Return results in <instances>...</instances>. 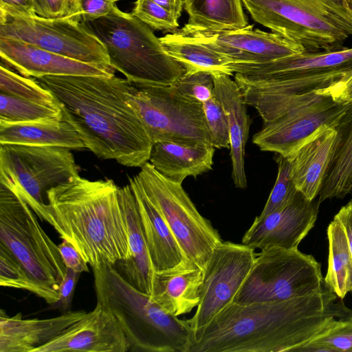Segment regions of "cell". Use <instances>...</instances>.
<instances>
[{
  "instance_id": "6da1fadb",
  "label": "cell",
  "mask_w": 352,
  "mask_h": 352,
  "mask_svg": "<svg viewBox=\"0 0 352 352\" xmlns=\"http://www.w3.org/2000/svg\"><path fill=\"white\" fill-rule=\"evenodd\" d=\"M325 285L302 297L231 303L192 333L188 352H297L336 320L352 314Z\"/></svg>"
},
{
  "instance_id": "7a4b0ae2",
  "label": "cell",
  "mask_w": 352,
  "mask_h": 352,
  "mask_svg": "<svg viewBox=\"0 0 352 352\" xmlns=\"http://www.w3.org/2000/svg\"><path fill=\"white\" fill-rule=\"evenodd\" d=\"M37 80L52 93L63 120L98 157L128 167L141 168L149 161L153 143L127 101L126 78L47 76Z\"/></svg>"
},
{
  "instance_id": "3957f363",
  "label": "cell",
  "mask_w": 352,
  "mask_h": 352,
  "mask_svg": "<svg viewBox=\"0 0 352 352\" xmlns=\"http://www.w3.org/2000/svg\"><path fill=\"white\" fill-rule=\"evenodd\" d=\"M111 179L80 175L49 189L42 221L69 241L92 269L130 257L126 225Z\"/></svg>"
},
{
  "instance_id": "277c9868",
  "label": "cell",
  "mask_w": 352,
  "mask_h": 352,
  "mask_svg": "<svg viewBox=\"0 0 352 352\" xmlns=\"http://www.w3.org/2000/svg\"><path fill=\"white\" fill-rule=\"evenodd\" d=\"M97 301L121 326L133 352H188L192 330L188 320L163 310L131 285L113 265L93 269Z\"/></svg>"
},
{
  "instance_id": "5b68a950",
  "label": "cell",
  "mask_w": 352,
  "mask_h": 352,
  "mask_svg": "<svg viewBox=\"0 0 352 352\" xmlns=\"http://www.w3.org/2000/svg\"><path fill=\"white\" fill-rule=\"evenodd\" d=\"M81 23L101 41L110 65L129 82L170 85L186 73L153 29L116 4L107 15Z\"/></svg>"
},
{
  "instance_id": "8992f818",
  "label": "cell",
  "mask_w": 352,
  "mask_h": 352,
  "mask_svg": "<svg viewBox=\"0 0 352 352\" xmlns=\"http://www.w3.org/2000/svg\"><path fill=\"white\" fill-rule=\"evenodd\" d=\"M241 1L254 21L307 52L342 50L352 37V8L346 0Z\"/></svg>"
},
{
  "instance_id": "52a82bcc",
  "label": "cell",
  "mask_w": 352,
  "mask_h": 352,
  "mask_svg": "<svg viewBox=\"0 0 352 352\" xmlns=\"http://www.w3.org/2000/svg\"><path fill=\"white\" fill-rule=\"evenodd\" d=\"M0 244L13 254L38 283L58 292L67 267L58 245L40 226L27 202L2 184Z\"/></svg>"
},
{
  "instance_id": "ba28073f",
  "label": "cell",
  "mask_w": 352,
  "mask_h": 352,
  "mask_svg": "<svg viewBox=\"0 0 352 352\" xmlns=\"http://www.w3.org/2000/svg\"><path fill=\"white\" fill-rule=\"evenodd\" d=\"M325 285L321 265L313 256L298 249L271 248L256 254L232 302H280L311 294Z\"/></svg>"
},
{
  "instance_id": "9c48e42d",
  "label": "cell",
  "mask_w": 352,
  "mask_h": 352,
  "mask_svg": "<svg viewBox=\"0 0 352 352\" xmlns=\"http://www.w3.org/2000/svg\"><path fill=\"white\" fill-rule=\"evenodd\" d=\"M79 175L71 149L58 146L0 145V184L22 197L42 220L43 194Z\"/></svg>"
},
{
  "instance_id": "30bf717a",
  "label": "cell",
  "mask_w": 352,
  "mask_h": 352,
  "mask_svg": "<svg viewBox=\"0 0 352 352\" xmlns=\"http://www.w3.org/2000/svg\"><path fill=\"white\" fill-rule=\"evenodd\" d=\"M136 177L186 258L204 270L213 249L222 242L218 231L199 212L182 184L164 177L148 162Z\"/></svg>"
},
{
  "instance_id": "8fae6325",
  "label": "cell",
  "mask_w": 352,
  "mask_h": 352,
  "mask_svg": "<svg viewBox=\"0 0 352 352\" xmlns=\"http://www.w3.org/2000/svg\"><path fill=\"white\" fill-rule=\"evenodd\" d=\"M130 83L127 101L142 122L153 143L202 142L212 144L202 103L174 86Z\"/></svg>"
},
{
  "instance_id": "7c38bea8",
  "label": "cell",
  "mask_w": 352,
  "mask_h": 352,
  "mask_svg": "<svg viewBox=\"0 0 352 352\" xmlns=\"http://www.w3.org/2000/svg\"><path fill=\"white\" fill-rule=\"evenodd\" d=\"M350 103L336 101L317 89L307 92L282 115L263 123L252 142L263 151L289 159L318 131L334 127Z\"/></svg>"
},
{
  "instance_id": "4fadbf2b",
  "label": "cell",
  "mask_w": 352,
  "mask_h": 352,
  "mask_svg": "<svg viewBox=\"0 0 352 352\" xmlns=\"http://www.w3.org/2000/svg\"><path fill=\"white\" fill-rule=\"evenodd\" d=\"M0 36L81 62L111 66L104 45L81 22L72 18L48 19L36 14L9 18L0 23Z\"/></svg>"
},
{
  "instance_id": "5bb4252c",
  "label": "cell",
  "mask_w": 352,
  "mask_h": 352,
  "mask_svg": "<svg viewBox=\"0 0 352 352\" xmlns=\"http://www.w3.org/2000/svg\"><path fill=\"white\" fill-rule=\"evenodd\" d=\"M254 249L244 244L221 242L204 270L200 301L188 319L192 333L206 327L233 299L252 267Z\"/></svg>"
},
{
  "instance_id": "9a60e30c",
  "label": "cell",
  "mask_w": 352,
  "mask_h": 352,
  "mask_svg": "<svg viewBox=\"0 0 352 352\" xmlns=\"http://www.w3.org/2000/svg\"><path fill=\"white\" fill-rule=\"evenodd\" d=\"M192 41L231 59L233 63H266L305 52L300 44L275 32L253 30L213 31L188 25L177 30Z\"/></svg>"
},
{
  "instance_id": "2e32d148",
  "label": "cell",
  "mask_w": 352,
  "mask_h": 352,
  "mask_svg": "<svg viewBox=\"0 0 352 352\" xmlns=\"http://www.w3.org/2000/svg\"><path fill=\"white\" fill-rule=\"evenodd\" d=\"M318 200H309L298 191L284 207L266 215H258L242 238V243L262 250L280 248L298 249V246L314 227Z\"/></svg>"
},
{
  "instance_id": "e0dca14e",
  "label": "cell",
  "mask_w": 352,
  "mask_h": 352,
  "mask_svg": "<svg viewBox=\"0 0 352 352\" xmlns=\"http://www.w3.org/2000/svg\"><path fill=\"white\" fill-rule=\"evenodd\" d=\"M129 349L130 344L116 318L97 301L92 311L32 352H126Z\"/></svg>"
},
{
  "instance_id": "ac0fdd59",
  "label": "cell",
  "mask_w": 352,
  "mask_h": 352,
  "mask_svg": "<svg viewBox=\"0 0 352 352\" xmlns=\"http://www.w3.org/2000/svg\"><path fill=\"white\" fill-rule=\"evenodd\" d=\"M344 75L329 73L265 80H247L234 76V80L247 105L256 109L265 123L282 115L302 94L325 88Z\"/></svg>"
},
{
  "instance_id": "d6986e66",
  "label": "cell",
  "mask_w": 352,
  "mask_h": 352,
  "mask_svg": "<svg viewBox=\"0 0 352 352\" xmlns=\"http://www.w3.org/2000/svg\"><path fill=\"white\" fill-rule=\"evenodd\" d=\"M1 62L26 77L47 76H111L115 69L104 65L81 62L17 39L0 36Z\"/></svg>"
},
{
  "instance_id": "ffe728a7",
  "label": "cell",
  "mask_w": 352,
  "mask_h": 352,
  "mask_svg": "<svg viewBox=\"0 0 352 352\" xmlns=\"http://www.w3.org/2000/svg\"><path fill=\"white\" fill-rule=\"evenodd\" d=\"M230 67L234 76L247 80L278 79L329 73L345 74L352 69V48L305 51L266 63H232Z\"/></svg>"
},
{
  "instance_id": "44dd1931",
  "label": "cell",
  "mask_w": 352,
  "mask_h": 352,
  "mask_svg": "<svg viewBox=\"0 0 352 352\" xmlns=\"http://www.w3.org/2000/svg\"><path fill=\"white\" fill-rule=\"evenodd\" d=\"M87 312L70 311L46 319H24L21 313L8 316L0 311V352H32L82 318Z\"/></svg>"
},
{
  "instance_id": "7402d4cb",
  "label": "cell",
  "mask_w": 352,
  "mask_h": 352,
  "mask_svg": "<svg viewBox=\"0 0 352 352\" xmlns=\"http://www.w3.org/2000/svg\"><path fill=\"white\" fill-rule=\"evenodd\" d=\"M204 270L186 259L171 268L154 271L151 298L174 316L190 313L200 301Z\"/></svg>"
},
{
  "instance_id": "603a6c76",
  "label": "cell",
  "mask_w": 352,
  "mask_h": 352,
  "mask_svg": "<svg viewBox=\"0 0 352 352\" xmlns=\"http://www.w3.org/2000/svg\"><path fill=\"white\" fill-rule=\"evenodd\" d=\"M338 140V133L333 127L323 128L289 158L296 187L309 200L318 196Z\"/></svg>"
},
{
  "instance_id": "cb8c5ba5",
  "label": "cell",
  "mask_w": 352,
  "mask_h": 352,
  "mask_svg": "<svg viewBox=\"0 0 352 352\" xmlns=\"http://www.w3.org/2000/svg\"><path fill=\"white\" fill-rule=\"evenodd\" d=\"M215 96L221 103L228 118L232 179L240 189L247 187L245 149L249 136L250 119L242 92L230 76H213Z\"/></svg>"
},
{
  "instance_id": "d4e9b609",
  "label": "cell",
  "mask_w": 352,
  "mask_h": 352,
  "mask_svg": "<svg viewBox=\"0 0 352 352\" xmlns=\"http://www.w3.org/2000/svg\"><path fill=\"white\" fill-rule=\"evenodd\" d=\"M118 197L126 225L130 257L114 267L131 285L151 296L154 270L136 199L129 184L119 188Z\"/></svg>"
},
{
  "instance_id": "484cf974",
  "label": "cell",
  "mask_w": 352,
  "mask_h": 352,
  "mask_svg": "<svg viewBox=\"0 0 352 352\" xmlns=\"http://www.w3.org/2000/svg\"><path fill=\"white\" fill-rule=\"evenodd\" d=\"M154 271L171 268L186 257L165 220L146 194L138 177L129 178Z\"/></svg>"
},
{
  "instance_id": "4316f807",
  "label": "cell",
  "mask_w": 352,
  "mask_h": 352,
  "mask_svg": "<svg viewBox=\"0 0 352 352\" xmlns=\"http://www.w3.org/2000/svg\"><path fill=\"white\" fill-rule=\"evenodd\" d=\"M214 146L202 142L162 141L153 144L148 162L162 175L182 184L212 169Z\"/></svg>"
},
{
  "instance_id": "83f0119b",
  "label": "cell",
  "mask_w": 352,
  "mask_h": 352,
  "mask_svg": "<svg viewBox=\"0 0 352 352\" xmlns=\"http://www.w3.org/2000/svg\"><path fill=\"white\" fill-rule=\"evenodd\" d=\"M3 144L86 148L77 132L63 120L0 123V145Z\"/></svg>"
},
{
  "instance_id": "f1b7e54d",
  "label": "cell",
  "mask_w": 352,
  "mask_h": 352,
  "mask_svg": "<svg viewBox=\"0 0 352 352\" xmlns=\"http://www.w3.org/2000/svg\"><path fill=\"white\" fill-rule=\"evenodd\" d=\"M337 146L318 194L320 203L352 192V102L333 127Z\"/></svg>"
},
{
  "instance_id": "f546056e",
  "label": "cell",
  "mask_w": 352,
  "mask_h": 352,
  "mask_svg": "<svg viewBox=\"0 0 352 352\" xmlns=\"http://www.w3.org/2000/svg\"><path fill=\"white\" fill-rule=\"evenodd\" d=\"M166 52L179 63L186 73L207 72L212 76L234 74L232 60L200 43L190 40L178 31L160 38Z\"/></svg>"
},
{
  "instance_id": "4dcf8cb0",
  "label": "cell",
  "mask_w": 352,
  "mask_h": 352,
  "mask_svg": "<svg viewBox=\"0 0 352 352\" xmlns=\"http://www.w3.org/2000/svg\"><path fill=\"white\" fill-rule=\"evenodd\" d=\"M184 8L193 27L222 31L248 25L241 0H184Z\"/></svg>"
},
{
  "instance_id": "1f68e13d",
  "label": "cell",
  "mask_w": 352,
  "mask_h": 352,
  "mask_svg": "<svg viewBox=\"0 0 352 352\" xmlns=\"http://www.w3.org/2000/svg\"><path fill=\"white\" fill-rule=\"evenodd\" d=\"M327 238L328 267L324 280L338 297L343 299L349 292L352 293V254L345 230L336 217L327 228Z\"/></svg>"
},
{
  "instance_id": "d6a6232c",
  "label": "cell",
  "mask_w": 352,
  "mask_h": 352,
  "mask_svg": "<svg viewBox=\"0 0 352 352\" xmlns=\"http://www.w3.org/2000/svg\"><path fill=\"white\" fill-rule=\"evenodd\" d=\"M0 285L27 290L51 305L59 299L57 291L38 283L2 244H0Z\"/></svg>"
},
{
  "instance_id": "836d02e7",
  "label": "cell",
  "mask_w": 352,
  "mask_h": 352,
  "mask_svg": "<svg viewBox=\"0 0 352 352\" xmlns=\"http://www.w3.org/2000/svg\"><path fill=\"white\" fill-rule=\"evenodd\" d=\"M63 120L59 107L21 99L0 92V123Z\"/></svg>"
},
{
  "instance_id": "e575fe53",
  "label": "cell",
  "mask_w": 352,
  "mask_h": 352,
  "mask_svg": "<svg viewBox=\"0 0 352 352\" xmlns=\"http://www.w3.org/2000/svg\"><path fill=\"white\" fill-rule=\"evenodd\" d=\"M0 92L41 104L59 107L52 93L38 80L18 74L2 63L0 66Z\"/></svg>"
},
{
  "instance_id": "d590c367",
  "label": "cell",
  "mask_w": 352,
  "mask_h": 352,
  "mask_svg": "<svg viewBox=\"0 0 352 352\" xmlns=\"http://www.w3.org/2000/svg\"><path fill=\"white\" fill-rule=\"evenodd\" d=\"M352 352V314L336 320L297 352Z\"/></svg>"
},
{
  "instance_id": "8d00e7d4",
  "label": "cell",
  "mask_w": 352,
  "mask_h": 352,
  "mask_svg": "<svg viewBox=\"0 0 352 352\" xmlns=\"http://www.w3.org/2000/svg\"><path fill=\"white\" fill-rule=\"evenodd\" d=\"M278 173L266 204L259 214L266 215L288 204L296 196L298 189L292 176L290 160L280 155L276 158Z\"/></svg>"
},
{
  "instance_id": "74e56055",
  "label": "cell",
  "mask_w": 352,
  "mask_h": 352,
  "mask_svg": "<svg viewBox=\"0 0 352 352\" xmlns=\"http://www.w3.org/2000/svg\"><path fill=\"white\" fill-rule=\"evenodd\" d=\"M131 14L153 30L170 33L178 30V19L151 0H136Z\"/></svg>"
},
{
  "instance_id": "f35d334b",
  "label": "cell",
  "mask_w": 352,
  "mask_h": 352,
  "mask_svg": "<svg viewBox=\"0 0 352 352\" xmlns=\"http://www.w3.org/2000/svg\"><path fill=\"white\" fill-rule=\"evenodd\" d=\"M202 105L212 145L218 148H230L228 118L221 103L214 95Z\"/></svg>"
},
{
  "instance_id": "ab89813d",
  "label": "cell",
  "mask_w": 352,
  "mask_h": 352,
  "mask_svg": "<svg viewBox=\"0 0 352 352\" xmlns=\"http://www.w3.org/2000/svg\"><path fill=\"white\" fill-rule=\"evenodd\" d=\"M173 85L181 94L201 103L215 95L213 76L207 72L185 73Z\"/></svg>"
},
{
  "instance_id": "60d3db41",
  "label": "cell",
  "mask_w": 352,
  "mask_h": 352,
  "mask_svg": "<svg viewBox=\"0 0 352 352\" xmlns=\"http://www.w3.org/2000/svg\"><path fill=\"white\" fill-rule=\"evenodd\" d=\"M33 10L39 16L48 19L72 18L80 22L79 0H32Z\"/></svg>"
},
{
  "instance_id": "b9f144b4",
  "label": "cell",
  "mask_w": 352,
  "mask_h": 352,
  "mask_svg": "<svg viewBox=\"0 0 352 352\" xmlns=\"http://www.w3.org/2000/svg\"><path fill=\"white\" fill-rule=\"evenodd\" d=\"M80 273L67 268L64 278L61 281L59 289V299L52 306L63 313L72 311L73 296Z\"/></svg>"
},
{
  "instance_id": "7bdbcfd3",
  "label": "cell",
  "mask_w": 352,
  "mask_h": 352,
  "mask_svg": "<svg viewBox=\"0 0 352 352\" xmlns=\"http://www.w3.org/2000/svg\"><path fill=\"white\" fill-rule=\"evenodd\" d=\"M36 15L32 0H0V23L9 18Z\"/></svg>"
},
{
  "instance_id": "ee69618b",
  "label": "cell",
  "mask_w": 352,
  "mask_h": 352,
  "mask_svg": "<svg viewBox=\"0 0 352 352\" xmlns=\"http://www.w3.org/2000/svg\"><path fill=\"white\" fill-rule=\"evenodd\" d=\"M120 0H79L80 22L93 21L107 15Z\"/></svg>"
},
{
  "instance_id": "f6af8a7d",
  "label": "cell",
  "mask_w": 352,
  "mask_h": 352,
  "mask_svg": "<svg viewBox=\"0 0 352 352\" xmlns=\"http://www.w3.org/2000/svg\"><path fill=\"white\" fill-rule=\"evenodd\" d=\"M58 248L67 268L72 269L78 273L89 272V264L69 241L62 239V242L58 245Z\"/></svg>"
},
{
  "instance_id": "bcb514c9",
  "label": "cell",
  "mask_w": 352,
  "mask_h": 352,
  "mask_svg": "<svg viewBox=\"0 0 352 352\" xmlns=\"http://www.w3.org/2000/svg\"><path fill=\"white\" fill-rule=\"evenodd\" d=\"M340 102H352V69L329 86L317 89Z\"/></svg>"
},
{
  "instance_id": "7dc6e473",
  "label": "cell",
  "mask_w": 352,
  "mask_h": 352,
  "mask_svg": "<svg viewBox=\"0 0 352 352\" xmlns=\"http://www.w3.org/2000/svg\"><path fill=\"white\" fill-rule=\"evenodd\" d=\"M342 225L352 254V199L334 216Z\"/></svg>"
},
{
  "instance_id": "c3c4849f",
  "label": "cell",
  "mask_w": 352,
  "mask_h": 352,
  "mask_svg": "<svg viewBox=\"0 0 352 352\" xmlns=\"http://www.w3.org/2000/svg\"><path fill=\"white\" fill-rule=\"evenodd\" d=\"M169 11L177 19L184 8V0H151Z\"/></svg>"
},
{
  "instance_id": "681fc988",
  "label": "cell",
  "mask_w": 352,
  "mask_h": 352,
  "mask_svg": "<svg viewBox=\"0 0 352 352\" xmlns=\"http://www.w3.org/2000/svg\"><path fill=\"white\" fill-rule=\"evenodd\" d=\"M350 6L352 8V0H346Z\"/></svg>"
}]
</instances>
